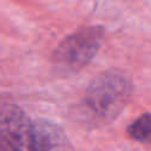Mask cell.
I'll list each match as a JSON object with an SVG mask.
<instances>
[{
  "instance_id": "1",
  "label": "cell",
  "mask_w": 151,
  "mask_h": 151,
  "mask_svg": "<svg viewBox=\"0 0 151 151\" xmlns=\"http://www.w3.org/2000/svg\"><path fill=\"white\" fill-rule=\"evenodd\" d=\"M133 90L132 80L120 70H106L88 84L80 103V117L90 126H101L117 118Z\"/></svg>"
},
{
  "instance_id": "2",
  "label": "cell",
  "mask_w": 151,
  "mask_h": 151,
  "mask_svg": "<svg viewBox=\"0 0 151 151\" xmlns=\"http://www.w3.org/2000/svg\"><path fill=\"white\" fill-rule=\"evenodd\" d=\"M104 35L105 29L101 26H88L67 35L54 50V65L67 72L81 70L99 51Z\"/></svg>"
},
{
  "instance_id": "3",
  "label": "cell",
  "mask_w": 151,
  "mask_h": 151,
  "mask_svg": "<svg viewBox=\"0 0 151 151\" xmlns=\"http://www.w3.org/2000/svg\"><path fill=\"white\" fill-rule=\"evenodd\" d=\"M0 136L18 151H41L37 123L14 104L0 105Z\"/></svg>"
},
{
  "instance_id": "4",
  "label": "cell",
  "mask_w": 151,
  "mask_h": 151,
  "mask_svg": "<svg viewBox=\"0 0 151 151\" xmlns=\"http://www.w3.org/2000/svg\"><path fill=\"white\" fill-rule=\"evenodd\" d=\"M127 133L137 142L151 144V113H143L133 120L127 127Z\"/></svg>"
},
{
  "instance_id": "5",
  "label": "cell",
  "mask_w": 151,
  "mask_h": 151,
  "mask_svg": "<svg viewBox=\"0 0 151 151\" xmlns=\"http://www.w3.org/2000/svg\"><path fill=\"white\" fill-rule=\"evenodd\" d=\"M0 151H18V150L14 149L5 138L0 136Z\"/></svg>"
}]
</instances>
